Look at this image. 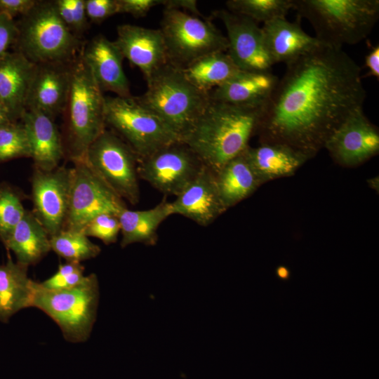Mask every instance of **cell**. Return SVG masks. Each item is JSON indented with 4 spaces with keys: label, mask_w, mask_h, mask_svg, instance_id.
<instances>
[{
    "label": "cell",
    "mask_w": 379,
    "mask_h": 379,
    "mask_svg": "<svg viewBox=\"0 0 379 379\" xmlns=\"http://www.w3.org/2000/svg\"><path fill=\"white\" fill-rule=\"evenodd\" d=\"M159 29L168 63L180 69L204 55L228 48L227 37L211 21L182 10L165 8Z\"/></svg>",
    "instance_id": "ba28073f"
},
{
    "label": "cell",
    "mask_w": 379,
    "mask_h": 379,
    "mask_svg": "<svg viewBox=\"0 0 379 379\" xmlns=\"http://www.w3.org/2000/svg\"><path fill=\"white\" fill-rule=\"evenodd\" d=\"M365 66L367 68L368 77H373L379 79V46L378 44L371 48L365 57Z\"/></svg>",
    "instance_id": "ab89813d"
},
{
    "label": "cell",
    "mask_w": 379,
    "mask_h": 379,
    "mask_svg": "<svg viewBox=\"0 0 379 379\" xmlns=\"http://www.w3.org/2000/svg\"><path fill=\"white\" fill-rule=\"evenodd\" d=\"M85 9L87 18L95 23L119 13L118 0H85Z\"/></svg>",
    "instance_id": "d590c367"
},
{
    "label": "cell",
    "mask_w": 379,
    "mask_h": 379,
    "mask_svg": "<svg viewBox=\"0 0 379 379\" xmlns=\"http://www.w3.org/2000/svg\"><path fill=\"white\" fill-rule=\"evenodd\" d=\"M72 62L36 64L27 98V109L39 111L54 119L63 113L69 91Z\"/></svg>",
    "instance_id": "2e32d148"
},
{
    "label": "cell",
    "mask_w": 379,
    "mask_h": 379,
    "mask_svg": "<svg viewBox=\"0 0 379 379\" xmlns=\"http://www.w3.org/2000/svg\"><path fill=\"white\" fill-rule=\"evenodd\" d=\"M163 5L165 8L184 9L190 11L194 15H200L197 7V1L194 0H164Z\"/></svg>",
    "instance_id": "60d3db41"
},
{
    "label": "cell",
    "mask_w": 379,
    "mask_h": 379,
    "mask_svg": "<svg viewBox=\"0 0 379 379\" xmlns=\"http://www.w3.org/2000/svg\"><path fill=\"white\" fill-rule=\"evenodd\" d=\"M36 0H0V13L12 18L27 13L36 4Z\"/></svg>",
    "instance_id": "f35d334b"
},
{
    "label": "cell",
    "mask_w": 379,
    "mask_h": 379,
    "mask_svg": "<svg viewBox=\"0 0 379 379\" xmlns=\"http://www.w3.org/2000/svg\"><path fill=\"white\" fill-rule=\"evenodd\" d=\"M81 55L102 93L131 97L129 83L123 68L124 56L114 41L98 34L83 46Z\"/></svg>",
    "instance_id": "d6986e66"
},
{
    "label": "cell",
    "mask_w": 379,
    "mask_h": 379,
    "mask_svg": "<svg viewBox=\"0 0 379 379\" xmlns=\"http://www.w3.org/2000/svg\"><path fill=\"white\" fill-rule=\"evenodd\" d=\"M214 173L220 199L227 209L249 197L262 184L244 152Z\"/></svg>",
    "instance_id": "83f0119b"
},
{
    "label": "cell",
    "mask_w": 379,
    "mask_h": 379,
    "mask_svg": "<svg viewBox=\"0 0 379 379\" xmlns=\"http://www.w3.org/2000/svg\"><path fill=\"white\" fill-rule=\"evenodd\" d=\"M69 206L62 230L81 231L101 213L118 215L126 206L86 164L74 161Z\"/></svg>",
    "instance_id": "7c38bea8"
},
{
    "label": "cell",
    "mask_w": 379,
    "mask_h": 379,
    "mask_svg": "<svg viewBox=\"0 0 379 379\" xmlns=\"http://www.w3.org/2000/svg\"><path fill=\"white\" fill-rule=\"evenodd\" d=\"M225 4L229 11L263 24L286 17L293 8V0H229Z\"/></svg>",
    "instance_id": "4dcf8cb0"
},
{
    "label": "cell",
    "mask_w": 379,
    "mask_h": 379,
    "mask_svg": "<svg viewBox=\"0 0 379 379\" xmlns=\"http://www.w3.org/2000/svg\"><path fill=\"white\" fill-rule=\"evenodd\" d=\"M169 205L171 215H182L203 227L213 223L227 210L218 190L215 173L206 166Z\"/></svg>",
    "instance_id": "e0dca14e"
},
{
    "label": "cell",
    "mask_w": 379,
    "mask_h": 379,
    "mask_svg": "<svg viewBox=\"0 0 379 379\" xmlns=\"http://www.w3.org/2000/svg\"><path fill=\"white\" fill-rule=\"evenodd\" d=\"M105 119L106 126H109L139 159L180 140L157 114L132 95L105 96Z\"/></svg>",
    "instance_id": "9c48e42d"
},
{
    "label": "cell",
    "mask_w": 379,
    "mask_h": 379,
    "mask_svg": "<svg viewBox=\"0 0 379 379\" xmlns=\"http://www.w3.org/2000/svg\"><path fill=\"white\" fill-rule=\"evenodd\" d=\"M180 70L194 86L207 93L241 71L225 51L204 55Z\"/></svg>",
    "instance_id": "f1b7e54d"
},
{
    "label": "cell",
    "mask_w": 379,
    "mask_h": 379,
    "mask_svg": "<svg viewBox=\"0 0 379 379\" xmlns=\"http://www.w3.org/2000/svg\"><path fill=\"white\" fill-rule=\"evenodd\" d=\"M18 34V25L13 18L0 13V58L8 53V48L15 44Z\"/></svg>",
    "instance_id": "8d00e7d4"
},
{
    "label": "cell",
    "mask_w": 379,
    "mask_h": 379,
    "mask_svg": "<svg viewBox=\"0 0 379 379\" xmlns=\"http://www.w3.org/2000/svg\"><path fill=\"white\" fill-rule=\"evenodd\" d=\"M30 148L21 121L0 127V162L19 157H30Z\"/></svg>",
    "instance_id": "d6a6232c"
},
{
    "label": "cell",
    "mask_w": 379,
    "mask_h": 379,
    "mask_svg": "<svg viewBox=\"0 0 379 379\" xmlns=\"http://www.w3.org/2000/svg\"><path fill=\"white\" fill-rule=\"evenodd\" d=\"M11 122L13 121L3 104L0 102V127Z\"/></svg>",
    "instance_id": "b9f144b4"
},
{
    "label": "cell",
    "mask_w": 379,
    "mask_h": 379,
    "mask_svg": "<svg viewBox=\"0 0 379 379\" xmlns=\"http://www.w3.org/2000/svg\"><path fill=\"white\" fill-rule=\"evenodd\" d=\"M263 107H244L210 99L190 133L182 140L214 172L243 153L256 133Z\"/></svg>",
    "instance_id": "7a4b0ae2"
},
{
    "label": "cell",
    "mask_w": 379,
    "mask_h": 379,
    "mask_svg": "<svg viewBox=\"0 0 379 379\" xmlns=\"http://www.w3.org/2000/svg\"><path fill=\"white\" fill-rule=\"evenodd\" d=\"M171 215L169 201L165 197L149 209L124 208L117 215L122 236L121 246L124 248L134 243L155 245L159 227Z\"/></svg>",
    "instance_id": "4316f807"
},
{
    "label": "cell",
    "mask_w": 379,
    "mask_h": 379,
    "mask_svg": "<svg viewBox=\"0 0 379 379\" xmlns=\"http://www.w3.org/2000/svg\"><path fill=\"white\" fill-rule=\"evenodd\" d=\"M50 244L51 250L68 262H81L95 258L101 251L82 231L62 230L50 237Z\"/></svg>",
    "instance_id": "f546056e"
},
{
    "label": "cell",
    "mask_w": 379,
    "mask_h": 379,
    "mask_svg": "<svg viewBox=\"0 0 379 379\" xmlns=\"http://www.w3.org/2000/svg\"><path fill=\"white\" fill-rule=\"evenodd\" d=\"M17 25L15 51L34 64L72 62L83 47L60 18L54 1H36Z\"/></svg>",
    "instance_id": "8992f818"
},
{
    "label": "cell",
    "mask_w": 379,
    "mask_h": 379,
    "mask_svg": "<svg viewBox=\"0 0 379 379\" xmlns=\"http://www.w3.org/2000/svg\"><path fill=\"white\" fill-rule=\"evenodd\" d=\"M27 269L10 256L0 264V321L6 323L20 310L32 307L34 281L28 277Z\"/></svg>",
    "instance_id": "d4e9b609"
},
{
    "label": "cell",
    "mask_w": 379,
    "mask_h": 379,
    "mask_svg": "<svg viewBox=\"0 0 379 379\" xmlns=\"http://www.w3.org/2000/svg\"><path fill=\"white\" fill-rule=\"evenodd\" d=\"M164 0H118L119 13L135 18L144 17L154 6L164 4Z\"/></svg>",
    "instance_id": "74e56055"
},
{
    "label": "cell",
    "mask_w": 379,
    "mask_h": 379,
    "mask_svg": "<svg viewBox=\"0 0 379 379\" xmlns=\"http://www.w3.org/2000/svg\"><path fill=\"white\" fill-rule=\"evenodd\" d=\"M12 251L16 262L25 266L35 265L50 251V236L32 211L25 213L4 244Z\"/></svg>",
    "instance_id": "484cf974"
},
{
    "label": "cell",
    "mask_w": 379,
    "mask_h": 379,
    "mask_svg": "<svg viewBox=\"0 0 379 379\" xmlns=\"http://www.w3.org/2000/svg\"><path fill=\"white\" fill-rule=\"evenodd\" d=\"M279 274L281 277H284L287 274V272L285 269L281 268L279 270Z\"/></svg>",
    "instance_id": "7bdbcfd3"
},
{
    "label": "cell",
    "mask_w": 379,
    "mask_h": 379,
    "mask_svg": "<svg viewBox=\"0 0 379 379\" xmlns=\"http://www.w3.org/2000/svg\"><path fill=\"white\" fill-rule=\"evenodd\" d=\"M25 211L20 192L7 183H1L0 240L4 245L22 218Z\"/></svg>",
    "instance_id": "1f68e13d"
},
{
    "label": "cell",
    "mask_w": 379,
    "mask_h": 379,
    "mask_svg": "<svg viewBox=\"0 0 379 379\" xmlns=\"http://www.w3.org/2000/svg\"><path fill=\"white\" fill-rule=\"evenodd\" d=\"M72 176V168L65 166L48 171L35 168L32 176V213L50 237L63 229Z\"/></svg>",
    "instance_id": "4fadbf2b"
},
{
    "label": "cell",
    "mask_w": 379,
    "mask_h": 379,
    "mask_svg": "<svg viewBox=\"0 0 379 379\" xmlns=\"http://www.w3.org/2000/svg\"><path fill=\"white\" fill-rule=\"evenodd\" d=\"M84 267L81 262H68L60 264L58 270L51 277L40 282L42 287L48 290H64L73 288L85 279Z\"/></svg>",
    "instance_id": "e575fe53"
},
{
    "label": "cell",
    "mask_w": 379,
    "mask_h": 379,
    "mask_svg": "<svg viewBox=\"0 0 379 379\" xmlns=\"http://www.w3.org/2000/svg\"><path fill=\"white\" fill-rule=\"evenodd\" d=\"M32 307L50 317L60 327L65 339L77 343L86 341L92 331L99 301L97 276L85 277L79 285L64 290H48L34 281Z\"/></svg>",
    "instance_id": "52a82bcc"
},
{
    "label": "cell",
    "mask_w": 379,
    "mask_h": 379,
    "mask_svg": "<svg viewBox=\"0 0 379 379\" xmlns=\"http://www.w3.org/2000/svg\"><path fill=\"white\" fill-rule=\"evenodd\" d=\"M205 165L183 141L178 140L139 159V178L165 196H178Z\"/></svg>",
    "instance_id": "8fae6325"
},
{
    "label": "cell",
    "mask_w": 379,
    "mask_h": 379,
    "mask_svg": "<svg viewBox=\"0 0 379 379\" xmlns=\"http://www.w3.org/2000/svg\"><path fill=\"white\" fill-rule=\"evenodd\" d=\"M361 68L343 48L321 44L286 65L263 107L256 131L261 143L289 145L308 157L356 109L366 91Z\"/></svg>",
    "instance_id": "6da1fadb"
},
{
    "label": "cell",
    "mask_w": 379,
    "mask_h": 379,
    "mask_svg": "<svg viewBox=\"0 0 379 379\" xmlns=\"http://www.w3.org/2000/svg\"><path fill=\"white\" fill-rule=\"evenodd\" d=\"M300 19L298 17L291 22L280 17L263 24V42L273 65L284 62L287 65L321 45L315 36L302 29Z\"/></svg>",
    "instance_id": "ffe728a7"
},
{
    "label": "cell",
    "mask_w": 379,
    "mask_h": 379,
    "mask_svg": "<svg viewBox=\"0 0 379 379\" xmlns=\"http://www.w3.org/2000/svg\"><path fill=\"white\" fill-rule=\"evenodd\" d=\"M114 41L124 58L136 66L147 81L160 67L168 63L166 46L160 29L123 24L117 28Z\"/></svg>",
    "instance_id": "ac0fdd59"
},
{
    "label": "cell",
    "mask_w": 379,
    "mask_h": 379,
    "mask_svg": "<svg viewBox=\"0 0 379 379\" xmlns=\"http://www.w3.org/2000/svg\"><path fill=\"white\" fill-rule=\"evenodd\" d=\"M35 168L48 171L58 166L65 149L54 119L36 110L27 109L21 119Z\"/></svg>",
    "instance_id": "44dd1931"
},
{
    "label": "cell",
    "mask_w": 379,
    "mask_h": 379,
    "mask_svg": "<svg viewBox=\"0 0 379 379\" xmlns=\"http://www.w3.org/2000/svg\"><path fill=\"white\" fill-rule=\"evenodd\" d=\"M279 78L271 70L242 71L208 93L211 100L244 107H264Z\"/></svg>",
    "instance_id": "7402d4cb"
},
{
    "label": "cell",
    "mask_w": 379,
    "mask_h": 379,
    "mask_svg": "<svg viewBox=\"0 0 379 379\" xmlns=\"http://www.w3.org/2000/svg\"><path fill=\"white\" fill-rule=\"evenodd\" d=\"M244 154L261 183L293 174L309 158L289 145L275 142L248 145Z\"/></svg>",
    "instance_id": "cb8c5ba5"
},
{
    "label": "cell",
    "mask_w": 379,
    "mask_h": 379,
    "mask_svg": "<svg viewBox=\"0 0 379 379\" xmlns=\"http://www.w3.org/2000/svg\"><path fill=\"white\" fill-rule=\"evenodd\" d=\"M121 199L140 201L139 157L117 133L105 129L89 146L84 160Z\"/></svg>",
    "instance_id": "30bf717a"
},
{
    "label": "cell",
    "mask_w": 379,
    "mask_h": 379,
    "mask_svg": "<svg viewBox=\"0 0 379 379\" xmlns=\"http://www.w3.org/2000/svg\"><path fill=\"white\" fill-rule=\"evenodd\" d=\"M81 231L88 237L98 238L109 245L117 241L121 227L117 215L106 213L94 217Z\"/></svg>",
    "instance_id": "836d02e7"
},
{
    "label": "cell",
    "mask_w": 379,
    "mask_h": 379,
    "mask_svg": "<svg viewBox=\"0 0 379 379\" xmlns=\"http://www.w3.org/2000/svg\"><path fill=\"white\" fill-rule=\"evenodd\" d=\"M36 64L18 51L0 58V102L11 120H20L25 112L27 98Z\"/></svg>",
    "instance_id": "603a6c76"
},
{
    "label": "cell",
    "mask_w": 379,
    "mask_h": 379,
    "mask_svg": "<svg viewBox=\"0 0 379 379\" xmlns=\"http://www.w3.org/2000/svg\"><path fill=\"white\" fill-rule=\"evenodd\" d=\"M147 91L135 99L157 114L182 141L209 103V94L194 86L180 69L167 63L146 81Z\"/></svg>",
    "instance_id": "5b68a950"
},
{
    "label": "cell",
    "mask_w": 379,
    "mask_h": 379,
    "mask_svg": "<svg viewBox=\"0 0 379 379\" xmlns=\"http://www.w3.org/2000/svg\"><path fill=\"white\" fill-rule=\"evenodd\" d=\"M324 147L340 164L354 166L378 153L379 132L364 113L363 107L359 108L331 134Z\"/></svg>",
    "instance_id": "5bb4252c"
},
{
    "label": "cell",
    "mask_w": 379,
    "mask_h": 379,
    "mask_svg": "<svg viewBox=\"0 0 379 379\" xmlns=\"http://www.w3.org/2000/svg\"><path fill=\"white\" fill-rule=\"evenodd\" d=\"M213 14L226 29L227 53L240 70L271 69L273 63L265 50L262 29L257 22L227 9L216 11Z\"/></svg>",
    "instance_id": "9a60e30c"
},
{
    "label": "cell",
    "mask_w": 379,
    "mask_h": 379,
    "mask_svg": "<svg viewBox=\"0 0 379 379\" xmlns=\"http://www.w3.org/2000/svg\"><path fill=\"white\" fill-rule=\"evenodd\" d=\"M300 18L307 19L324 46L342 48L364 40L379 18L378 0H293Z\"/></svg>",
    "instance_id": "3957f363"
},
{
    "label": "cell",
    "mask_w": 379,
    "mask_h": 379,
    "mask_svg": "<svg viewBox=\"0 0 379 379\" xmlns=\"http://www.w3.org/2000/svg\"><path fill=\"white\" fill-rule=\"evenodd\" d=\"M63 114L65 154L73 162L83 161L89 146L105 130L106 124L105 96L81 53L72 63Z\"/></svg>",
    "instance_id": "277c9868"
}]
</instances>
